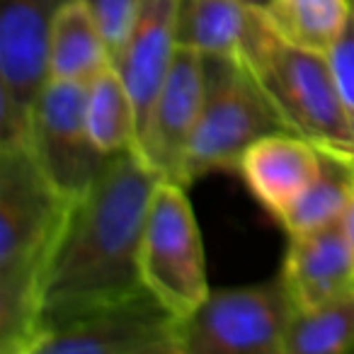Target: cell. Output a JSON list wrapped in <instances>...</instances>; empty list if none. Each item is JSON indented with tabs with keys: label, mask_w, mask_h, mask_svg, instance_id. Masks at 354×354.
<instances>
[{
	"label": "cell",
	"mask_w": 354,
	"mask_h": 354,
	"mask_svg": "<svg viewBox=\"0 0 354 354\" xmlns=\"http://www.w3.org/2000/svg\"><path fill=\"white\" fill-rule=\"evenodd\" d=\"M349 15V0H274L267 12L281 37L306 49H333Z\"/></svg>",
	"instance_id": "19"
},
{
	"label": "cell",
	"mask_w": 354,
	"mask_h": 354,
	"mask_svg": "<svg viewBox=\"0 0 354 354\" xmlns=\"http://www.w3.org/2000/svg\"><path fill=\"white\" fill-rule=\"evenodd\" d=\"M68 0H0V148L30 143L49 75L51 30Z\"/></svg>",
	"instance_id": "7"
},
{
	"label": "cell",
	"mask_w": 354,
	"mask_h": 354,
	"mask_svg": "<svg viewBox=\"0 0 354 354\" xmlns=\"http://www.w3.org/2000/svg\"><path fill=\"white\" fill-rule=\"evenodd\" d=\"M344 352H354V289L296 310L284 339V354Z\"/></svg>",
	"instance_id": "18"
},
{
	"label": "cell",
	"mask_w": 354,
	"mask_h": 354,
	"mask_svg": "<svg viewBox=\"0 0 354 354\" xmlns=\"http://www.w3.org/2000/svg\"><path fill=\"white\" fill-rule=\"evenodd\" d=\"M241 59L289 131L323 151L354 158L352 131L328 54L289 41L274 30L270 17L260 12Z\"/></svg>",
	"instance_id": "3"
},
{
	"label": "cell",
	"mask_w": 354,
	"mask_h": 354,
	"mask_svg": "<svg viewBox=\"0 0 354 354\" xmlns=\"http://www.w3.org/2000/svg\"><path fill=\"white\" fill-rule=\"evenodd\" d=\"M354 189V158L320 148V167L313 183L279 218L286 233H301L330 223L344 214Z\"/></svg>",
	"instance_id": "16"
},
{
	"label": "cell",
	"mask_w": 354,
	"mask_h": 354,
	"mask_svg": "<svg viewBox=\"0 0 354 354\" xmlns=\"http://www.w3.org/2000/svg\"><path fill=\"white\" fill-rule=\"evenodd\" d=\"M202 104L204 56L189 49H177L138 143V153L160 175V180L185 185V162Z\"/></svg>",
	"instance_id": "10"
},
{
	"label": "cell",
	"mask_w": 354,
	"mask_h": 354,
	"mask_svg": "<svg viewBox=\"0 0 354 354\" xmlns=\"http://www.w3.org/2000/svg\"><path fill=\"white\" fill-rule=\"evenodd\" d=\"M30 354H180V318L141 289L41 335Z\"/></svg>",
	"instance_id": "8"
},
{
	"label": "cell",
	"mask_w": 354,
	"mask_h": 354,
	"mask_svg": "<svg viewBox=\"0 0 354 354\" xmlns=\"http://www.w3.org/2000/svg\"><path fill=\"white\" fill-rule=\"evenodd\" d=\"M320 167V148L294 131L262 136L245 151L238 172L255 199L279 221L313 183Z\"/></svg>",
	"instance_id": "13"
},
{
	"label": "cell",
	"mask_w": 354,
	"mask_h": 354,
	"mask_svg": "<svg viewBox=\"0 0 354 354\" xmlns=\"http://www.w3.org/2000/svg\"><path fill=\"white\" fill-rule=\"evenodd\" d=\"M27 148L64 197L83 194L107 162L88 122V83L49 80L37 102Z\"/></svg>",
	"instance_id": "9"
},
{
	"label": "cell",
	"mask_w": 354,
	"mask_h": 354,
	"mask_svg": "<svg viewBox=\"0 0 354 354\" xmlns=\"http://www.w3.org/2000/svg\"><path fill=\"white\" fill-rule=\"evenodd\" d=\"M177 6L180 0H141L136 22L119 54L114 56V66L127 83L136 107L138 143L146 131L153 102L175 59Z\"/></svg>",
	"instance_id": "12"
},
{
	"label": "cell",
	"mask_w": 354,
	"mask_h": 354,
	"mask_svg": "<svg viewBox=\"0 0 354 354\" xmlns=\"http://www.w3.org/2000/svg\"><path fill=\"white\" fill-rule=\"evenodd\" d=\"M284 129V119L245 61L204 56V104L185 162V185L209 172L238 170L252 143Z\"/></svg>",
	"instance_id": "4"
},
{
	"label": "cell",
	"mask_w": 354,
	"mask_h": 354,
	"mask_svg": "<svg viewBox=\"0 0 354 354\" xmlns=\"http://www.w3.org/2000/svg\"><path fill=\"white\" fill-rule=\"evenodd\" d=\"M241 3H245L248 8H252V10H257V12H270L272 10V6H274V0H241Z\"/></svg>",
	"instance_id": "23"
},
{
	"label": "cell",
	"mask_w": 354,
	"mask_h": 354,
	"mask_svg": "<svg viewBox=\"0 0 354 354\" xmlns=\"http://www.w3.org/2000/svg\"><path fill=\"white\" fill-rule=\"evenodd\" d=\"M93 10L109 49H112V61L119 54V49L127 41L133 22H136L141 0H85Z\"/></svg>",
	"instance_id": "21"
},
{
	"label": "cell",
	"mask_w": 354,
	"mask_h": 354,
	"mask_svg": "<svg viewBox=\"0 0 354 354\" xmlns=\"http://www.w3.org/2000/svg\"><path fill=\"white\" fill-rule=\"evenodd\" d=\"M88 122L102 153L114 156L133 148L138 151L136 107L114 64L88 83Z\"/></svg>",
	"instance_id": "17"
},
{
	"label": "cell",
	"mask_w": 354,
	"mask_h": 354,
	"mask_svg": "<svg viewBox=\"0 0 354 354\" xmlns=\"http://www.w3.org/2000/svg\"><path fill=\"white\" fill-rule=\"evenodd\" d=\"M141 279L153 296L183 320L209 296L207 257L187 187L160 180L141 238Z\"/></svg>",
	"instance_id": "6"
},
{
	"label": "cell",
	"mask_w": 354,
	"mask_h": 354,
	"mask_svg": "<svg viewBox=\"0 0 354 354\" xmlns=\"http://www.w3.org/2000/svg\"><path fill=\"white\" fill-rule=\"evenodd\" d=\"M68 202L30 148H0V354L32 352L41 277Z\"/></svg>",
	"instance_id": "2"
},
{
	"label": "cell",
	"mask_w": 354,
	"mask_h": 354,
	"mask_svg": "<svg viewBox=\"0 0 354 354\" xmlns=\"http://www.w3.org/2000/svg\"><path fill=\"white\" fill-rule=\"evenodd\" d=\"M158 183L133 148L109 156L93 185L71 199L41 277L37 339L146 289L138 255Z\"/></svg>",
	"instance_id": "1"
},
{
	"label": "cell",
	"mask_w": 354,
	"mask_h": 354,
	"mask_svg": "<svg viewBox=\"0 0 354 354\" xmlns=\"http://www.w3.org/2000/svg\"><path fill=\"white\" fill-rule=\"evenodd\" d=\"M328 59L333 64L339 100H342L344 117H347L349 131H352V141H354V0H349L347 22H344L339 37L335 39L333 49L328 51Z\"/></svg>",
	"instance_id": "20"
},
{
	"label": "cell",
	"mask_w": 354,
	"mask_h": 354,
	"mask_svg": "<svg viewBox=\"0 0 354 354\" xmlns=\"http://www.w3.org/2000/svg\"><path fill=\"white\" fill-rule=\"evenodd\" d=\"M344 226H347V233L354 243V189H352V197H349L347 209H344Z\"/></svg>",
	"instance_id": "22"
},
{
	"label": "cell",
	"mask_w": 354,
	"mask_h": 354,
	"mask_svg": "<svg viewBox=\"0 0 354 354\" xmlns=\"http://www.w3.org/2000/svg\"><path fill=\"white\" fill-rule=\"evenodd\" d=\"M257 15L260 12L241 0H180L175 25L177 49L241 59Z\"/></svg>",
	"instance_id": "14"
},
{
	"label": "cell",
	"mask_w": 354,
	"mask_h": 354,
	"mask_svg": "<svg viewBox=\"0 0 354 354\" xmlns=\"http://www.w3.org/2000/svg\"><path fill=\"white\" fill-rule=\"evenodd\" d=\"M284 277L209 291L180 320V354H284L296 315Z\"/></svg>",
	"instance_id": "5"
},
{
	"label": "cell",
	"mask_w": 354,
	"mask_h": 354,
	"mask_svg": "<svg viewBox=\"0 0 354 354\" xmlns=\"http://www.w3.org/2000/svg\"><path fill=\"white\" fill-rule=\"evenodd\" d=\"M281 277L296 301L308 308L354 289V243L344 226V214L330 223L289 233Z\"/></svg>",
	"instance_id": "11"
},
{
	"label": "cell",
	"mask_w": 354,
	"mask_h": 354,
	"mask_svg": "<svg viewBox=\"0 0 354 354\" xmlns=\"http://www.w3.org/2000/svg\"><path fill=\"white\" fill-rule=\"evenodd\" d=\"M112 49L85 0H68L56 12L51 30L49 75L51 80L90 83L107 66H112Z\"/></svg>",
	"instance_id": "15"
}]
</instances>
